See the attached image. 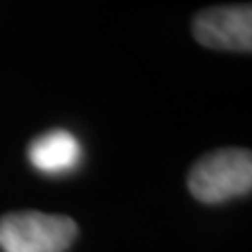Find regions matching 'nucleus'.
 <instances>
[{"mask_svg":"<svg viewBox=\"0 0 252 252\" xmlns=\"http://www.w3.org/2000/svg\"><path fill=\"white\" fill-rule=\"evenodd\" d=\"M76 235L78 225L63 215L21 210L0 219L2 252H65Z\"/></svg>","mask_w":252,"mask_h":252,"instance_id":"nucleus-2","label":"nucleus"},{"mask_svg":"<svg viewBox=\"0 0 252 252\" xmlns=\"http://www.w3.org/2000/svg\"><path fill=\"white\" fill-rule=\"evenodd\" d=\"M193 36L202 46L215 51H252V6H212L195 15Z\"/></svg>","mask_w":252,"mask_h":252,"instance_id":"nucleus-3","label":"nucleus"},{"mask_svg":"<svg viewBox=\"0 0 252 252\" xmlns=\"http://www.w3.org/2000/svg\"><path fill=\"white\" fill-rule=\"evenodd\" d=\"M82 158V147L72 132L57 128L34 139L28 147V160L36 170L44 175H67Z\"/></svg>","mask_w":252,"mask_h":252,"instance_id":"nucleus-4","label":"nucleus"},{"mask_svg":"<svg viewBox=\"0 0 252 252\" xmlns=\"http://www.w3.org/2000/svg\"><path fill=\"white\" fill-rule=\"evenodd\" d=\"M187 187L204 204L246 195L252 189V154L248 149H219L200 158L189 170Z\"/></svg>","mask_w":252,"mask_h":252,"instance_id":"nucleus-1","label":"nucleus"}]
</instances>
